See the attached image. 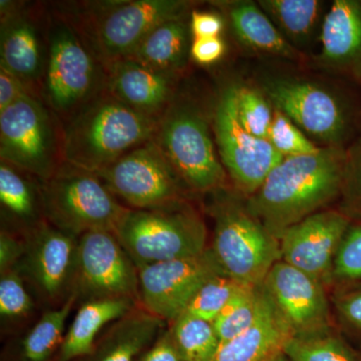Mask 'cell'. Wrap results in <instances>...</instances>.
Instances as JSON below:
<instances>
[{
	"label": "cell",
	"mask_w": 361,
	"mask_h": 361,
	"mask_svg": "<svg viewBox=\"0 0 361 361\" xmlns=\"http://www.w3.org/2000/svg\"><path fill=\"white\" fill-rule=\"evenodd\" d=\"M33 300L25 279L16 268L1 272L0 276V315L2 320L14 322L27 317L33 310Z\"/></svg>",
	"instance_id": "obj_35"
},
{
	"label": "cell",
	"mask_w": 361,
	"mask_h": 361,
	"mask_svg": "<svg viewBox=\"0 0 361 361\" xmlns=\"http://www.w3.org/2000/svg\"><path fill=\"white\" fill-rule=\"evenodd\" d=\"M0 157L39 182L63 163V132L35 94L27 92L0 111Z\"/></svg>",
	"instance_id": "obj_8"
},
{
	"label": "cell",
	"mask_w": 361,
	"mask_h": 361,
	"mask_svg": "<svg viewBox=\"0 0 361 361\" xmlns=\"http://www.w3.org/2000/svg\"><path fill=\"white\" fill-rule=\"evenodd\" d=\"M159 120L130 108L104 89L66 120L63 161L99 172L153 140Z\"/></svg>",
	"instance_id": "obj_2"
},
{
	"label": "cell",
	"mask_w": 361,
	"mask_h": 361,
	"mask_svg": "<svg viewBox=\"0 0 361 361\" xmlns=\"http://www.w3.org/2000/svg\"><path fill=\"white\" fill-rule=\"evenodd\" d=\"M75 292L58 307L47 311L23 337L18 349V361H49L59 353L65 339L68 316L77 304Z\"/></svg>",
	"instance_id": "obj_27"
},
{
	"label": "cell",
	"mask_w": 361,
	"mask_h": 361,
	"mask_svg": "<svg viewBox=\"0 0 361 361\" xmlns=\"http://www.w3.org/2000/svg\"><path fill=\"white\" fill-rule=\"evenodd\" d=\"M139 305L128 298H102L85 301L73 317L56 360L75 361L89 355L106 326Z\"/></svg>",
	"instance_id": "obj_23"
},
{
	"label": "cell",
	"mask_w": 361,
	"mask_h": 361,
	"mask_svg": "<svg viewBox=\"0 0 361 361\" xmlns=\"http://www.w3.org/2000/svg\"><path fill=\"white\" fill-rule=\"evenodd\" d=\"M153 141L190 191L208 193L224 186L226 170L216 155L208 121L194 104L174 97Z\"/></svg>",
	"instance_id": "obj_6"
},
{
	"label": "cell",
	"mask_w": 361,
	"mask_h": 361,
	"mask_svg": "<svg viewBox=\"0 0 361 361\" xmlns=\"http://www.w3.org/2000/svg\"><path fill=\"white\" fill-rule=\"evenodd\" d=\"M262 286L293 336L331 330L329 299L319 280L280 260L271 268Z\"/></svg>",
	"instance_id": "obj_16"
},
{
	"label": "cell",
	"mask_w": 361,
	"mask_h": 361,
	"mask_svg": "<svg viewBox=\"0 0 361 361\" xmlns=\"http://www.w3.org/2000/svg\"><path fill=\"white\" fill-rule=\"evenodd\" d=\"M137 361H184L170 329H163L154 343Z\"/></svg>",
	"instance_id": "obj_38"
},
{
	"label": "cell",
	"mask_w": 361,
	"mask_h": 361,
	"mask_svg": "<svg viewBox=\"0 0 361 361\" xmlns=\"http://www.w3.org/2000/svg\"><path fill=\"white\" fill-rule=\"evenodd\" d=\"M106 70L68 21H51L42 94L59 118L73 114L106 89Z\"/></svg>",
	"instance_id": "obj_5"
},
{
	"label": "cell",
	"mask_w": 361,
	"mask_h": 361,
	"mask_svg": "<svg viewBox=\"0 0 361 361\" xmlns=\"http://www.w3.org/2000/svg\"><path fill=\"white\" fill-rule=\"evenodd\" d=\"M165 323L135 306L104 330L89 355L75 361H137L156 341Z\"/></svg>",
	"instance_id": "obj_21"
},
{
	"label": "cell",
	"mask_w": 361,
	"mask_h": 361,
	"mask_svg": "<svg viewBox=\"0 0 361 361\" xmlns=\"http://www.w3.org/2000/svg\"><path fill=\"white\" fill-rule=\"evenodd\" d=\"M319 61L361 78V0H336L323 18Z\"/></svg>",
	"instance_id": "obj_20"
},
{
	"label": "cell",
	"mask_w": 361,
	"mask_h": 361,
	"mask_svg": "<svg viewBox=\"0 0 361 361\" xmlns=\"http://www.w3.org/2000/svg\"><path fill=\"white\" fill-rule=\"evenodd\" d=\"M346 149L324 147L284 158L247 200L246 208L277 239L341 195Z\"/></svg>",
	"instance_id": "obj_1"
},
{
	"label": "cell",
	"mask_w": 361,
	"mask_h": 361,
	"mask_svg": "<svg viewBox=\"0 0 361 361\" xmlns=\"http://www.w3.org/2000/svg\"><path fill=\"white\" fill-rule=\"evenodd\" d=\"M212 215L210 248L226 274L241 284L262 285L271 268L281 260L280 240L237 202L218 201Z\"/></svg>",
	"instance_id": "obj_7"
},
{
	"label": "cell",
	"mask_w": 361,
	"mask_h": 361,
	"mask_svg": "<svg viewBox=\"0 0 361 361\" xmlns=\"http://www.w3.org/2000/svg\"><path fill=\"white\" fill-rule=\"evenodd\" d=\"M270 361H290L289 360V358L287 357V355H285L284 351L283 353H279V355H277L275 356V357H273L272 360Z\"/></svg>",
	"instance_id": "obj_44"
},
{
	"label": "cell",
	"mask_w": 361,
	"mask_h": 361,
	"mask_svg": "<svg viewBox=\"0 0 361 361\" xmlns=\"http://www.w3.org/2000/svg\"><path fill=\"white\" fill-rule=\"evenodd\" d=\"M96 174L129 209L151 210L185 203L188 188L153 140Z\"/></svg>",
	"instance_id": "obj_9"
},
{
	"label": "cell",
	"mask_w": 361,
	"mask_h": 361,
	"mask_svg": "<svg viewBox=\"0 0 361 361\" xmlns=\"http://www.w3.org/2000/svg\"><path fill=\"white\" fill-rule=\"evenodd\" d=\"M71 292L82 302L128 298L139 304V271L115 233L92 231L78 237Z\"/></svg>",
	"instance_id": "obj_12"
},
{
	"label": "cell",
	"mask_w": 361,
	"mask_h": 361,
	"mask_svg": "<svg viewBox=\"0 0 361 361\" xmlns=\"http://www.w3.org/2000/svg\"><path fill=\"white\" fill-rule=\"evenodd\" d=\"M1 14L0 68L20 78L30 90L42 82L47 66V49L39 26L25 11L1 9Z\"/></svg>",
	"instance_id": "obj_19"
},
{
	"label": "cell",
	"mask_w": 361,
	"mask_h": 361,
	"mask_svg": "<svg viewBox=\"0 0 361 361\" xmlns=\"http://www.w3.org/2000/svg\"><path fill=\"white\" fill-rule=\"evenodd\" d=\"M259 6L293 45H304L322 30L323 2L317 0H260Z\"/></svg>",
	"instance_id": "obj_26"
},
{
	"label": "cell",
	"mask_w": 361,
	"mask_h": 361,
	"mask_svg": "<svg viewBox=\"0 0 361 361\" xmlns=\"http://www.w3.org/2000/svg\"><path fill=\"white\" fill-rule=\"evenodd\" d=\"M263 296L262 285H239L234 295L213 322L221 344L231 341L251 327L260 313Z\"/></svg>",
	"instance_id": "obj_30"
},
{
	"label": "cell",
	"mask_w": 361,
	"mask_h": 361,
	"mask_svg": "<svg viewBox=\"0 0 361 361\" xmlns=\"http://www.w3.org/2000/svg\"><path fill=\"white\" fill-rule=\"evenodd\" d=\"M336 310L342 322L361 332V288L339 297L336 301Z\"/></svg>",
	"instance_id": "obj_42"
},
{
	"label": "cell",
	"mask_w": 361,
	"mask_h": 361,
	"mask_svg": "<svg viewBox=\"0 0 361 361\" xmlns=\"http://www.w3.org/2000/svg\"><path fill=\"white\" fill-rule=\"evenodd\" d=\"M27 92H30V90L20 78L0 68V111L6 110Z\"/></svg>",
	"instance_id": "obj_43"
},
{
	"label": "cell",
	"mask_w": 361,
	"mask_h": 361,
	"mask_svg": "<svg viewBox=\"0 0 361 361\" xmlns=\"http://www.w3.org/2000/svg\"><path fill=\"white\" fill-rule=\"evenodd\" d=\"M240 284L225 274L211 278L197 291L184 312L213 323Z\"/></svg>",
	"instance_id": "obj_32"
},
{
	"label": "cell",
	"mask_w": 361,
	"mask_h": 361,
	"mask_svg": "<svg viewBox=\"0 0 361 361\" xmlns=\"http://www.w3.org/2000/svg\"><path fill=\"white\" fill-rule=\"evenodd\" d=\"M27 173L1 161L0 203L4 212L30 229L44 219L40 188L26 177Z\"/></svg>",
	"instance_id": "obj_28"
},
{
	"label": "cell",
	"mask_w": 361,
	"mask_h": 361,
	"mask_svg": "<svg viewBox=\"0 0 361 361\" xmlns=\"http://www.w3.org/2000/svg\"><path fill=\"white\" fill-rule=\"evenodd\" d=\"M346 154L341 195L348 210L361 216V140L346 151Z\"/></svg>",
	"instance_id": "obj_37"
},
{
	"label": "cell",
	"mask_w": 361,
	"mask_h": 361,
	"mask_svg": "<svg viewBox=\"0 0 361 361\" xmlns=\"http://www.w3.org/2000/svg\"><path fill=\"white\" fill-rule=\"evenodd\" d=\"M284 353L290 361H361V353L332 330L292 336Z\"/></svg>",
	"instance_id": "obj_31"
},
{
	"label": "cell",
	"mask_w": 361,
	"mask_h": 361,
	"mask_svg": "<svg viewBox=\"0 0 361 361\" xmlns=\"http://www.w3.org/2000/svg\"><path fill=\"white\" fill-rule=\"evenodd\" d=\"M263 291L257 319L243 334L221 344L212 361H270L283 353L293 334L264 288Z\"/></svg>",
	"instance_id": "obj_22"
},
{
	"label": "cell",
	"mask_w": 361,
	"mask_h": 361,
	"mask_svg": "<svg viewBox=\"0 0 361 361\" xmlns=\"http://www.w3.org/2000/svg\"><path fill=\"white\" fill-rule=\"evenodd\" d=\"M227 11L233 32L248 49L278 58L294 59L298 56L295 47L280 33L259 4L231 2Z\"/></svg>",
	"instance_id": "obj_25"
},
{
	"label": "cell",
	"mask_w": 361,
	"mask_h": 361,
	"mask_svg": "<svg viewBox=\"0 0 361 361\" xmlns=\"http://www.w3.org/2000/svg\"><path fill=\"white\" fill-rule=\"evenodd\" d=\"M191 28L187 14L157 26L140 42L129 59L166 73H179L191 49ZM127 59V58H126Z\"/></svg>",
	"instance_id": "obj_24"
},
{
	"label": "cell",
	"mask_w": 361,
	"mask_h": 361,
	"mask_svg": "<svg viewBox=\"0 0 361 361\" xmlns=\"http://www.w3.org/2000/svg\"><path fill=\"white\" fill-rule=\"evenodd\" d=\"M25 250V239L18 238L13 233L2 229L0 233V273L16 268Z\"/></svg>",
	"instance_id": "obj_39"
},
{
	"label": "cell",
	"mask_w": 361,
	"mask_h": 361,
	"mask_svg": "<svg viewBox=\"0 0 361 361\" xmlns=\"http://www.w3.org/2000/svg\"><path fill=\"white\" fill-rule=\"evenodd\" d=\"M114 233L137 269L192 257L209 248L205 223L185 203L151 210L129 209Z\"/></svg>",
	"instance_id": "obj_4"
},
{
	"label": "cell",
	"mask_w": 361,
	"mask_h": 361,
	"mask_svg": "<svg viewBox=\"0 0 361 361\" xmlns=\"http://www.w3.org/2000/svg\"><path fill=\"white\" fill-rule=\"evenodd\" d=\"M268 141L283 158L311 155L320 149L288 116L277 109H274L273 114Z\"/></svg>",
	"instance_id": "obj_34"
},
{
	"label": "cell",
	"mask_w": 361,
	"mask_h": 361,
	"mask_svg": "<svg viewBox=\"0 0 361 361\" xmlns=\"http://www.w3.org/2000/svg\"><path fill=\"white\" fill-rule=\"evenodd\" d=\"M39 183L44 219L78 238L92 231L115 232L129 210L96 173L65 161Z\"/></svg>",
	"instance_id": "obj_3"
},
{
	"label": "cell",
	"mask_w": 361,
	"mask_h": 361,
	"mask_svg": "<svg viewBox=\"0 0 361 361\" xmlns=\"http://www.w3.org/2000/svg\"><path fill=\"white\" fill-rule=\"evenodd\" d=\"M169 329L184 361H212L219 350L221 342L213 323L183 312Z\"/></svg>",
	"instance_id": "obj_29"
},
{
	"label": "cell",
	"mask_w": 361,
	"mask_h": 361,
	"mask_svg": "<svg viewBox=\"0 0 361 361\" xmlns=\"http://www.w3.org/2000/svg\"><path fill=\"white\" fill-rule=\"evenodd\" d=\"M190 28L194 39L218 37L224 30V20L218 14L195 11L190 16Z\"/></svg>",
	"instance_id": "obj_40"
},
{
	"label": "cell",
	"mask_w": 361,
	"mask_h": 361,
	"mask_svg": "<svg viewBox=\"0 0 361 361\" xmlns=\"http://www.w3.org/2000/svg\"><path fill=\"white\" fill-rule=\"evenodd\" d=\"M104 6L89 28L92 52L104 68L129 58L154 28L187 14L189 2L180 0H130Z\"/></svg>",
	"instance_id": "obj_10"
},
{
	"label": "cell",
	"mask_w": 361,
	"mask_h": 361,
	"mask_svg": "<svg viewBox=\"0 0 361 361\" xmlns=\"http://www.w3.org/2000/svg\"><path fill=\"white\" fill-rule=\"evenodd\" d=\"M350 225L348 214L338 211L312 214L283 233L281 260L324 285L329 283L334 259Z\"/></svg>",
	"instance_id": "obj_17"
},
{
	"label": "cell",
	"mask_w": 361,
	"mask_h": 361,
	"mask_svg": "<svg viewBox=\"0 0 361 361\" xmlns=\"http://www.w3.org/2000/svg\"><path fill=\"white\" fill-rule=\"evenodd\" d=\"M213 125L225 170L237 189L250 197L283 157L268 140L250 134L240 122L235 85L223 90L216 104Z\"/></svg>",
	"instance_id": "obj_11"
},
{
	"label": "cell",
	"mask_w": 361,
	"mask_h": 361,
	"mask_svg": "<svg viewBox=\"0 0 361 361\" xmlns=\"http://www.w3.org/2000/svg\"><path fill=\"white\" fill-rule=\"evenodd\" d=\"M361 281V223L349 226L334 259L332 281Z\"/></svg>",
	"instance_id": "obj_36"
},
{
	"label": "cell",
	"mask_w": 361,
	"mask_h": 361,
	"mask_svg": "<svg viewBox=\"0 0 361 361\" xmlns=\"http://www.w3.org/2000/svg\"><path fill=\"white\" fill-rule=\"evenodd\" d=\"M106 90L130 108L160 118L175 97L177 73L154 70L132 59L104 68Z\"/></svg>",
	"instance_id": "obj_18"
},
{
	"label": "cell",
	"mask_w": 361,
	"mask_h": 361,
	"mask_svg": "<svg viewBox=\"0 0 361 361\" xmlns=\"http://www.w3.org/2000/svg\"><path fill=\"white\" fill-rule=\"evenodd\" d=\"M225 52V42L220 37L194 39L190 56L200 65H211L222 58Z\"/></svg>",
	"instance_id": "obj_41"
},
{
	"label": "cell",
	"mask_w": 361,
	"mask_h": 361,
	"mask_svg": "<svg viewBox=\"0 0 361 361\" xmlns=\"http://www.w3.org/2000/svg\"><path fill=\"white\" fill-rule=\"evenodd\" d=\"M265 94L301 130L326 147H341L348 135V110L336 94L320 85L291 78L270 80Z\"/></svg>",
	"instance_id": "obj_15"
},
{
	"label": "cell",
	"mask_w": 361,
	"mask_h": 361,
	"mask_svg": "<svg viewBox=\"0 0 361 361\" xmlns=\"http://www.w3.org/2000/svg\"><path fill=\"white\" fill-rule=\"evenodd\" d=\"M25 250L16 266L45 303L58 307L73 290L78 237L44 219L26 229Z\"/></svg>",
	"instance_id": "obj_14"
},
{
	"label": "cell",
	"mask_w": 361,
	"mask_h": 361,
	"mask_svg": "<svg viewBox=\"0 0 361 361\" xmlns=\"http://www.w3.org/2000/svg\"><path fill=\"white\" fill-rule=\"evenodd\" d=\"M139 306L172 323L187 310L197 291L211 278L226 274L210 247L192 257L139 268Z\"/></svg>",
	"instance_id": "obj_13"
},
{
	"label": "cell",
	"mask_w": 361,
	"mask_h": 361,
	"mask_svg": "<svg viewBox=\"0 0 361 361\" xmlns=\"http://www.w3.org/2000/svg\"><path fill=\"white\" fill-rule=\"evenodd\" d=\"M235 87L240 122L250 134L268 140L274 114L269 102L257 90L245 85Z\"/></svg>",
	"instance_id": "obj_33"
}]
</instances>
